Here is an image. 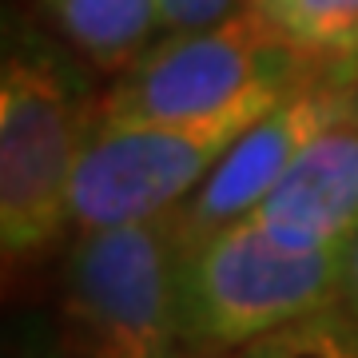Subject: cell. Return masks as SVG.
Masks as SVG:
<instances>
[{"label": "cell", "mask_w": 358, "mask_h": 358, "mask_svg": "<svg viewBox=\"0 0 358 358\" xmlns=\"http://www.w3.org/2000/svg\"><path fill=\"white\" fill-rule=\"evenodd\" d=\"M327 76V72H322ZM319 80V76H315ZM307 84H267L211 115L108 124L96 120L72 195V231L167 215L192 199L247 128Z\"/></svg>", "instance_id": "obj_3"}, {"label": "cell", "mask_w": 358, "mask_h": 358, "mask_svg": "<svg viewBox=\"0 0 358 358\" xmlns=\"http://www.w3.org/2000/svg\"><path fill=\"white\" fill-rule=\"evenodd\" d=\"M227 358H358V334L338 310L327 307L231 350Z\"/></svg>", "instance_id": "obj_10"}, {"label": "cell", "mask_w": 358, "mask_h": 358, "mask_svg": "<svg viewBox=\"0 0 358 358\" xmlns=\"http://www.w3.org/2000/svg\"><path fill=\"white\" fill-rule=\"evenodd\" d=\"M4 358H76L60 338V327L52 315H24L13 322Z\"/></svg>", "instance_id": "obj_11"}, {"label": "cell", "mask_w": 358, "mask_h": 358, "mask_svg": "<svg viewBox=\"0 0 358 358\" xmlns=\"http://www.w3.org/2000/svg\"><path fill=\"white\" fill-rule=\"evenodd\" d=\"M346 247L299 251L271 239L251 219H239L183 247L179 259L183 346L231 355L287 322L334 307Z\"/></svg>", "instance_id": "obj_4"}, {"label": "cell", "mask_w": 358, "mask_h": 358, "mask_svg": "<svg viewBox=\"0 0 358 358\" xmlns=\"http://www.w3.org/2000/svg\"><path fill=\"white\" fill-rule=\"evenodd\" d=\"M334 310L350 322V331L358 334V235L346 247L343 259V279H338V294H334Z\"/></svg>", "instance_id": "obj_13"}, {"label": "cell", "mask_w": 358, "mask_h": 358, "mask_svg": "<svg viewBox=\"0 0 358 358\" xmlns=\"http://www.w3.org/2000/svg\"><path fill=\"white\" fill-rule=\"evenodd\" d=\"M179 211L80 231L52 319L76 358H179Z\"/></svg>", "instance_id": "obj_2"}, {"label": "cell", "mask_w": 358, "mask_h": 358, "mask_svg": "<svg viewBox=\"0 0 358 358\" xmlns=\"http://www.w3.org/2000/svg\"><path fill=\"white\" fill-rule=\"evenodd\" d=\"M68 48L96 72L120 76L167 36L155 0H36Z\"/></svg>", "instance_id": "obj_8"}, {"label": "cell", "mask_w": 358, "mask_h": 358, "mask_svg": "<svg viewBox=\"0 0 358 358\" xmlns=\"http://www.w3.org/2000/svg\"><path fill=\"white\" fill-rule=\"evenodd\" d=\"M247 219L299 251L350 243L358 235V120L319 136Z\"/></svg>", "instance_id": "obj_7"}, {"label": "cell", "mask_w": 358, "mask_h": 358, "mask_svg": "<svg viewBox=\"0 0 358 358\" xmlns=\"http://www.w3.org/2000/svg\"><path fill=\"white\" fill-rule=\"evenodd\" d=\"M350 120H358V64L334 68L310 80L307 88L291 92L255 128L243 131V140L223 155L203 187L176 207L183 247L255 215V207L287 179L310 143Z\"/></svg>", "instance_id": "obj_6"}, {"label": "cell", "mask_w": 358, "mask_h": 358, "mask_svg": "<svg viewBox=\"0 0 358 358\" xmlns=\"http://www.w3.org/2000/svg\"><path fill=\"white\" fill-rule=\"evenodd\" d=\"M282 40L327 64H358V0H247Z\"/></svg>", "instance_id": "obj_9"}, {"label": "cell", "mask_w": 358, "mask_h": 358, "mask_svg": "<svg viewBox=\"0 0 358 358\" xmlns=\"http://www.w3.org/2000/svg\"><path fill=\"white\" fill-rule=\"evenodd\" d=\"M96 115L100 100L68 52L28 28L8 40L0 68V251L8 271L72 231V195Z\"/></svg>", "instance_id": "obj_1"}, {"label": "cell", "mask_w": 358, "mask_h": 358, "mask_svg": "<svg viewBox=\"0 0 358 358\" xmlns=\"http://www.w3.org/2000/svg\"><path fill=\"white\" fill-rule=\"evenodd\" d=\"M350 64L315 60L291 40H282L247 4L211 28L171 32L112 80L100 96L108 124H148V120H195L211 115L247 92L267 84H310L322 72Z\"/></svg>", "instance_id": "obj_5"}, {"label": "cell", "mask_w": 358, "mask_h": 358, "mask_svg": "<svg viewBox=\"0 0 358 358\" xmlns=\"http://www.w3.org/2000/svg\"><path fill=\"white\" fill-rule=\"evenodd\" d=\"M159 16H164L167 36L171 32H195V28H211L227 16L243 13L247 0H155Z\"/></svg>", "instance_id": "obj_12"}]
</instances>
